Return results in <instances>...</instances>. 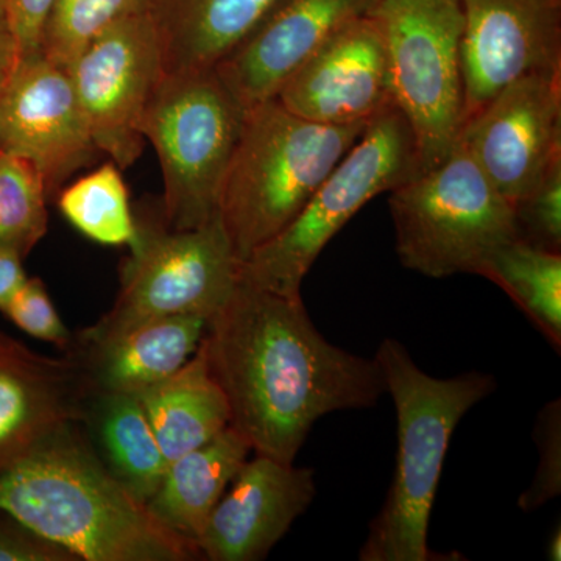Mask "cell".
I'll list each match as a JSON object with an SVG mask.
<instances>
[{
    "mask_svg": "<svg viewBox=\"0 0 561 561\" xmlns=\"http://www.w3.org/2000/svg\"><path fill=\"white\" fill-rule=\"evenodd\" d=\"M203 343L230 426L251 451L284 463H295L324 415L373 408L387 393L375 357L327 341L301 297L261 289L241 275Z\"/></svg>",
    "mask_w": 561,
    "mask_h": 561,
    "instance_id": "1",
    "label": "cell"
},
{
    "mask_svg": "<svg viewBox=\"0 0 561 561\" xmlns=\"http://www.w3.org/2000/svg\"><path fill=\"white\" fill-rule=\"evenodd\" d=\"M79 424H61L0 471V512L80 561L201 560L195 542L113 478Z\"/></svg>",
    "mask_w": 561,
    "mask_h": 561,
    "instance_id": "2",
    "label": "cell"
},
{
    "mask_svg": "<svg viewBox=\"0 0 561 561\" xmlns=\"http://www.w3.org/2000/svg\"><path fill=\"white\" fill-rule=\"evenodd\" d=\"M375 359L397 411L398 453L389 493L359 560H434L427 535L449 442L461 419L496 390V379L481 371L435 378L397 339H383Z\"/></svg>",
    "mask_w": 561,
    "mask_h": 561,
    "instance_id": "3",
    "label": "cell"
},
{
    "mask_svg": "<svg viewBox=\"0 0 561 561\" xmlns=\"http://www.w3.org/2000/svg\"><path fill=\"white\" fill-rule=\"evenodd\" d=\"M367 124H317L276 99L245 111L219 205L239 261L297 219Z\"/></svg>",
    "mask_w": 561,
    "mask_h": 561,
    "instance_id": "4",
    "label": "cell"
},
{
    "mask_svg": "<svg viewBox=\"0 0 561 561\" xmlns=\"http://www.w3.org/2000/svg\"><path fill=\"white\" fill-rule=\"evenodd\" d=\"M243 116L245 110L216 68L161 77L144 113L142 135L160 160L168 227L194 230L219 216L221 186Z\"/></svg>",
    "mask_w": 561,
    "mask_h": 561,
    "instance_id": "5",
    "label": "cell"
},
{
    "mask_svg": "<svg viewBox=\"0 0 561 561\" xmlns=\"http://www.w3.org/2000/svg\"><path fill=\"white\" fill-rule=\"evenodd\" d=\"M394 250L402 267L442 279L474 273L518 239L515 208L457 140L434 168L390 192Z\"/></svg>",
    "mask_w": 561,
    "mask_h": 561,
    "instance_id": "6",
    "label": "cell"
},
{
    "mask_svg": "<svg viewBox=\"0 0 561 561\" xmlns=\"http://www.w3.org/2000/svg\"><path fill=\"white\" fill-rule=\"evenodd\" d=\"M411 125L394 105L373 117L357 142L286 230L241 262L242 279L284 297H301L321 251L368 202L420 175Z\"/></svg>",
    "mask_w": 561,
    "mask_h": 561,
    "instance_id": "7",
    "label": "cell"
},
{
    "mask_svg": "<svg viewBox=\"0 0 561 561\" xmlns=\"http://www.w3.org/2000/svg\"><path fill=\"white\" fill-rule=\"evenodd\" d=\"M136 236L121 264L114 305L87 330L81 341H102L169 316L213 319L231 297L241 272L220 214L194 230H173L161 205L135 213Z\"/></svg>",
    "mask_w": 561,
    "mask_h": 561,
    "instance_id": "8",
    "label": "cell"
},
{
    "mask_svg": "<svg viewBox=\"0 0 561 561\" xmlns=\"http://www.w3.org/2000/svg\"><path fill=\"white\" fill-rule=\"evenodd\" d=\"M371 14L386 41L391 99L427 171L451 153L461 128L460 0H379Z\"/></svg>",
    "mask_w": 561,
    "mask_h": 561,
    "instance_id": "9",
    "label": "cell"
},
{
    "mask_svg": "<svg viewBox=\"0 0 561 561\" xmlns=\"http://www.w3.org/2000/svg\"><path fill=\"white\" fill-rule=\"evenodd\" d=\"M95 146L124 171L146 149L142 119L164 76L160 44L142 11L111 25L69 66Z\"/></svg>",
    "mask_w": 561,
    "mask_h": 561,
    "instance_id": "10",
    "label": "cell"
},
{
    "mask_svg": "<svg viewBox=\"0 0 561 561\" xmlns=\"http://www.w3.org/2000/svg\"><path fill=\"white\" fill-rule=\"evenodd\" d=\"M0 150L35 165L49 202L101 157L68 69L41 50L20 58L0 90Z\"/></svg>",
    "mask_w": 561,
    "mask_h": 561,
    "instance_id": "11",
    "label": "cell"
},
{
    "mask_svg": "<svg viewBox=\"0 0 561 561\" xmlns=\"http://www.w3.org/2000/svg\"><path fill=\"white\" fill-rule=\"evenodd\" d=\"M457 140L515 206L561 153V72L513 81L461 125Z\"/></svg>",
    "mask_w": 561,
    "mask_h": 561,
    "instance_id": "12",
    "label": "cell"
},
{
    "mask_svg": "<svg viewBox=\"0 0 561 561\" xmlns=\"http://www.w3.org/2000/svg\"><path fill=\"white\" fill-rule=\"evenodd\" d=\"M463 111L471 119L530 73L561 72L560 0H460Z\"/></svg>",
    "mask_w": 561,
    "mask_h": 561,
    "instance_id": "13",
    "label": "cell"
},
{
    "mask_svg": "<svg viewBox=\"0 0 561 561\" xmlns=\"http://www.w3.org/2000/svg\"><path fill=\"white\" fill-rule=\"evenodd\" d=\"M275 99L295 116L324 125L367 124L394 105L376 18L367 14L332 35Z\"/></svg>",
    "mask_w": 561,
    "mask_h": 561,
    "instance_id": "14",
    "label": "cell"
},
{
    "mask_svg": "<svg viewBox=\"0 0 561 561\" xmlns=\"http://www.w3.org/2000/svg\"><path fill=\"white\" fill-rule=\"evenodd\" d=\"M378 2L278 0L214 68L243 110L272 101L332 35L370 14Z\"/></svg>",
    "mask_w": 561,
    "mask_h": 561,
    "instance_id": "15",
    "label": "cell"
},
{
    "mask_svg": "<svg viewBox=\"0 0 561 561\" xmlns=\"http://www.w3.org/2000/svg\"><path fill=\"white\" fill-rule=\"evenodd\" d=\"M316 472L254 454L217 502L198 540L202 559L260 561L316 500Z\"/></svg>",
    "mask_w": 561,
    "mask_h": 561,
    "instance_id": "16",
    "label": "cell"
},
{
    "mask_svg": "<svg viewBox=\"0 0 561 561\" xmlns=\"http://www.w3.org/2000/svg\"><path fill=\"white\" fill-rule=\"evenodd\" d=\"M88 398L70 357L43 356L0 332V471L61 424L80 423Z\"/></svg>",
    "mask_w": 561,
    "mask_h": 561,
    "instance_id": "17",
    "label": "cell"
},
{
    "mask_svg": "<svg viewBox=\"0 0 561 561\" xmlns=\"http://www.w3.org/2000/svg\"><path fill=\"white\" fill-rule=\"evenodd\" d=\"M206 328L208 320L194 313L162 317L102 341L73 334L65 354L90 394H138L179 371L201 346Z\"/></svg>",
    "mask_w": 561,
    "mask_h": 561,
    "instance_id": "18",
    "label": "cell"
},
{
    "mask_svg": "<svg viewBox=\"0 0 561 561\" xmlns=\"http://www.w3.org/2000/svg\"><path fill=\"white\" fill-rule=\"evenodd\" d=\"M278 0H140L164 73L214 68Z\"/></svg>",
    "mask_w": 561,
    "mask_h": 561,
    "instance_id": "19",
    "label": "cell"
},
{
    "mask_svg": "<svg viewBox=\"0 0 561 561\" xmlns=\"http://www.w3.org/2000/svg\"><path fill=\"white\" fill-rule=\"evenodd\" d=\"M251 453L250 443L228 426L213 440L171 461L157 493L146 504L151 516L172 534L197 541Z\"/></svg>",
    "mask_w": 561,
    "mask_h": 561,
    "instance_id": "20",
    "label": "cell"
},
{
    "mask_svg": "<svg viewBox=\"0 0 561 561\" xmlns=\"http://www.w3.org/2000/svg\"><path fill=\"white\" fill-rule=\"evenodd\" d=\"M136 397L169 463L230 426V408L203 341L179 371Z\"/></svg>",
    "mask_w": 561,
    "mask_h": 561,
    "instance_id": "21",
    "label": "cell"
},
{
    "mask_svg": "<svg viewBox=\"0 0 561 561\" xmlns=\"http://www.w3.org/2000/svg\"><path fill=\"white\" fill-rule=\"evenodd\" d=\"M84 434L121 485L147 504L161 485L169 461L136 394H90Z\"/></svg>",
    "mask_w": 561,
    "mask_h": 561,
    "instance_id": "22",
    "label": "cell"
},
{
    "mask_svg": "<svg viewBox=\"0 0 561 561\" xmlns=\"http://www.w3.org/2000/svg\"><path fill=\"white\" fill-rule=\"evenodd\" d=\"M478 275L500 286L560 353L561 253L515 239L493 251Z\"/></svg>",
    "mask_w": 561,
    "mask_h": 561,
    "instance_id": "23",
    "label": "cell"
},
{
    "mask_svg": "<svg viewBox=\"0 0 561 561\" xmlns=\"http://www.w3.org/2000/svg\"><path fill=\"white\" fill-rule=\"evenodd\" d=\"M55 201L61 216L92 242L122 247L135 241L130 194L113 161L62 186Z\"/></svg>",
    "mask_w": 561,
    "mask_h": 561,
    "instance_id": "24",
    "label": "cell"
},
{
    "mask_svg": "<svg viewBox=\"0 0 561 561\" xmlns=\"http://www.w3.org/2000/svg\"><path fill=\"white\" fill-rule=\"evenodd\" d=\"M46 186L35 165L0 150V249L27 257L47 232Z\"/></svg>",
    "mask_w": 561,
    "mask_h": 561,
    "instance_id": "25",
    "label": "cell"
},
{
    "mask_svg": "<svg viewBox=\"0 0 561 561\" xmlns=\"http://www.w3.org/2000/svg\"><path fill=\"white\" fill-rule=\"evenodd\" d=\"M138 11L140 0H55L39 50L68 69L92 41Z\"/></svg>",
    "mask_w": 561,
    "mask_h": 561,
    "instance_id": "26",
    "label": "cell"
},
{
    "mask_svg": "<svg viewBox=\"0 0 561 561\" xmlns=\"http://www.w3.org/2000/svg\"><path fill=\"white\" fill-rule=\"evenodd\" d=\"M513 208L519 241L561 253V153Z\"/></svg>",
    "mask_w": 561,
    "mask_h": 561,
    "instance_id": "27",
    "label": "cell"
},
{
    "mask_svg": "<svg viewBox=\"0 0 561 561\" xmlns=\"http://www.w3.org/2000/svg\"><path fill=\"white\" fill-rule=\"evenodd\" d=\"M540 461L529 489L524 491L518 507L535 512L561 493V405L560 400L548 402L535 424Z\"/></svg>",
    "mask_w": 561,
    "mask_h": 561,
    "instance_id": "28",
    "label": "cell"
},
{
    "mask_svg": "<svg viewBox=\"0 0 561 561\" xmlns=\"http://www.w3.org/2000/svg\"><path fill=\"white\" fill-rule=\"evenodd\" d=\"M2 313L25 334L54 343L61 351L68 350L72 343V332L62 323L49 291L39 278H27Z\"/></svg>",
    "mask_w": 561,
    "mask_h": 561,
    "instance_id": "29",
    "label": "cell"
},
{
    "mask_svg": "<svg viewBox=\"0 0 561 561\" xmlns=\"http://www.w3.org/2000/svg\"><path fill=\"white\" fill-rule=\"evenodd\" d=\"M0 561H80L68 549L46 540L0 512Z\"/></svg>",
    "mask_w": 561,
    "mask_h": 561,
    "instance_id": "30",
    "label": "cell"
},
{
    "mask_svg": "<svg viewBox=\"0 0 561 561\" xmlns=\"http://www.w3.org/2000/svg\"><path fill=\"white\" fill-rule=\"evenodd\" d=\"M54 3L55 0H3L20 58L39 51Z\"/></svg>",
    "mask_w": 561,
    "mask_h": 561,
    "instance_id": "31",
    "label": "cell"
},
{
    "mask_svg": "<svg viewBox=\"0 0 561 561\" xmlns=\"http://www.w3.org/2000/svg\"><path fill=\"white\" fill-rule=\"evenodd\" d=\"M27 278L24 257L14 250L0 249V312L10 305Z\"/></svg>",
    "mask_w": 561,
    "mask_h": 561,
    "instance_id": "32",
    "label": "cell"
},
{
    "mask_svg": "<svg viewBox=\"0 0 561 561\" xmlns=\"http://www.w3.org/2000/svg\"><path fill=\"white\" fill-rule=\"evenodd\" d=\"M18 60H20V51H18L16 39L11 32L3 0H0V90L9 80Z\"/></svg>",
    "mask_w": 561,
    "mask_h": 561,
    "instance_id": "33",
    "label": "cell"
},
{
    "mask_svg": "<svg viewBox=\"0 0 561 561\" xmlns=\"http://www.w3.org/2000/svg\"><path fill=\"white\" fill-rule=\"evenodd\" d=\"M548 557L551 561L561 560V529L557 527L556 531L549 538Z\"/></svg>",
    "mask_w": 561,
    "mask_h": 561,
    "instance_id": "34",
    "label": "cell"
}]
</instances>
